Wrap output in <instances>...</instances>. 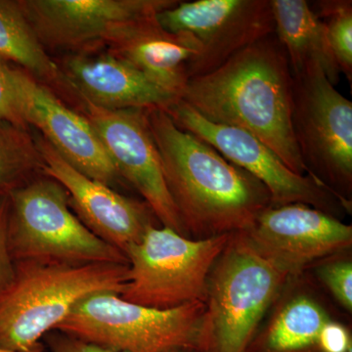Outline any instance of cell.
<instances>
[{
    "mask_svg": "<svg viewBox=\"0 0 352 352\" xmlns=\"http://www.w3.org/2000/svg\"><path fill=\"white\" fill-rule=\"evenodd\" d=\"M293 85L288 58L272 34L189 78L179 99L204 119L250 132L294 173L309 175L292 127Z\"/></svg>",
    "mask_w": 352,
    "mask_h": 352,
    "instance_id": "obj_1",
    "label": "cell"
},
{
    "mask_svg": "<svg viewBox=\"0 0 352 352\" xmlns=\"http://www.w3.org/2000/svg\"><path fill=\"white\" fill-rule=\"evenodd\" d=\"M148 122L166 187L189 238L248 232L270 207L263 183L179 129L163 109L148 110Z\"/></svg>",
    "mask_w": 352,
    "mask_h": 352,
    "instance_id": "obj_2",
    "label": "cell"
},
{
    "mask_svg": "<svg viewBox=\"0 0 352 352\" xmlns=\"http://www.w3.org/2000/svg\"><path fill=\"white\" fill-rule=\"evenodd\" d=\"M129 264L14 263L10 283L0 291V349L46 352L44 336L56 330L76 303L101 293H122Z\"/></svg>",
    "mask_w": 352,
    "mask_h": 352,
    "instance_id": "obj_3",
    "label": "cell"
},
{
    "mask_svg": "<svg viewBox=\"0 0 352 352\" xmlns=\"http://www.w3.org/2000/svg\"><path fill=\"white\" fill-rule=\"evenodd\" d=\"M289 277L232 234L208 277L201 351H247Z\"/></svg>",
    "mask_w": 352,
    "mask_h": 352,
    "instance_id": "obj_4",
    "label": "cell"
},
{
    "mask_svg": "<svg viewBox=\"0 0 352 352\" xmlns=\"http://www.w3.org/2000/svg\"><path fill=\"white\" fill-rule=\"evenodd\" d=\"M7 244L14 263L129 264L124 252L78 219L66 190L46 175L8 196Z\"/></svg>",
    "mask_w": 352,
    "mask_h": 352,
    "instance_id": "obj_5",
    "label": "cell"
},
{
    "mask_svg": "<svg viewBox=\"0 0 352 352\" xmlns=\"http://www.w3.org/2000/svg\"><path fill=\"white\" fill-rule=\"evenodd\" d=\"M205 314L203 302L161 310L101 292L76 303L56 330L120 352L201 351Z\"/></svg>",
    "mask_w": 352,
    "mask_h": 352,
    "instance_id": "obj_6",
    "label": "cell"
},
{
    "mask_svg": "<svg viewBox=\"0 0 352 352\" xmlns=\"http://www.w3.org/2000/svg\"><path fill=\"white\" fill-rule=\"evenodd\" d=\"M232 234L192 239L168 227H148L142 239L126 250V302L173 309L205 302L208 277Z\"/></svg>",
    "mask_w": 352,
    "mask_h": 352,
    "instance_id": "obj_7",
    "label": "cell"
},
{
    "mask_svg": "<svg viewBox=\"0 0 352 352\" xmlns=\"http://www.w3.org/2000/svg\"><path fill=\"white\" fill-rule=\"evenodd\" d=\"M292 127L309 175L349 205L352 182V103L320 69L293 76Z\"/></svg>",
    "mask_w": 352,
    "mask_h": 352,
    "instance_id": "obj_8",
    "label": "cell"
},
{
    "mask_svg": "<svg viewBox=\"0 0 352 352\" xmlns=\"http://www.w3.org/2000/svg\"><path fill=\"white\" fill-rule=\"evenodd\" d=\"M164 111L179 129L205 141L227 161L263 183L270 192L272 207L305 204L333 215L340 203L346 205L316 178L294 173L250 132L204 119L180 99Z\"/></svg>",
    "mask_w": 352,
    "mask_h": 352,
    "instance_id": "obj_9",
    "label": "cell"
},
{
    "mask_svg": "<svg viewBox=\"0 0 352 352\" xmlns=\"http://www.w3.org/2000/svg\"><path fill=\"white\" fill-rule=\"evenodd\" d=\"M166 31L188 32L200 54L189 67V78L219 68L248 46L275 34L271 0L179 1L157 14Z\"/></svg>",
    "mask_w": 352,
    "mask_h": 352,
    "instance_id": "obj_10",
    "label": "cell"
},
{
    "mask_svg": "<svg viewBox=\"0 0 352 352\" xmlns=\"http://www.w3.org/2000/svg\"><path fill=\"white\" fill-rule=\"evenodd\" d=\"M82 115L100 138L122 179L140 194L161 226L188 237L166 187L147 109L111 111L85 103Z\"/></svg>",
    "mask_w": 352,
    "mask_h": 352,
    "instance_id": "obj_11",
    "label": "cell"
},
{
    "mask_svg": "<svg viewBox=\"0 0 352 352\" xmlns=\"http://www.w3.org/2000/svg\"><path fill=\"white\" fill-rule=\"evenodd\" d=\"M44 50L60 55L102 48L111 28L170 9L178 0H18Z\"/></svg>",
    "mask_w": 352,
    "mask_h": 352,
    "instance_id": "obj_12",
    "label": "cell"
},
{
    "mask_svg": "<svg viewBox=\"0 0 352 352\" xmlns=\"http://www.w3.org/2000/svg\"><path fill=\"white\" fill-rule=\"evenodd\" d=\"M243 235L259 254L289 276L352 244L351 226L305 204L270 206Z\"/></svg>",
    "mask_w": 352,
    "mask_h": 352,
    "instance_id": "obj_13",
    "label": "cell"
},
{
    "mask_svg": "<svg viewBox=\"0 0 352 352\" xmlns=\"http://www.w3.org/2000/svg\"><path fill=\"white\" fill-rule=\"evenodd\" d=\"M11 66L25 124L38 129L60 156L83 175L112 188L124 183L90 122L24 69Z\"/></svg>",
    "mask_w": 352,
    "mask_h": 352,
    "instance_id": "obj_14",
    "label": "cell"
},
{
    "mask_svg": "<svg viewBox=\"0 0 352 352\" xmlns=\"http://www.w3.org/2000/svg\"><path fill=\"white\" fill-rule=\"evenodd\" d=\"M43 154L44 173L59 182L69 195L74 214L97 237L126 254L142 239L156 219L144 201L129 198L92 179L67 163L41 135H34Z\"/></svg>",
    "mask_w": 352,
    "mask_h": 352,
    "instance_id": "obj_15",
    "label": "cell"
},
{
    "mask_svg": "<svg viewBox=\"0 0 352 352\" xmlns=\"http://www.w3.org/2000/svg\"><path fill=\"white\" fill-rule=\"evenodd\" d=\"M102 48L177 98L188 82L190 65L201 51L198 41L188 32L164 29L157 14L113 25Z\"/></svg>",
    "mask_w": 352,
    "mask_h": 352,
    "instance_id": "obj_16",
    "label": "cell"
},
{
    "mask_svg": "<svg viewBox=\"0 0 352 352\" xmlns=\"http://www.w3.org/2000/svg\"><path fill=\"white\" fill-rule=\"evenodd\" d=\"M54 61L82 100L95 107L166 110L179 99L104 48L62 55Z\"/></svg>",
    "mask_w": 352,
    "mask_h": 352,
    "instance_id": "obj_17",
    "label": "cell"
},
{
    "mask_svg": "<svg viewBox=\"0 0 352 352\" xmlns=\"http://www.w3.org/2000/svg\"><path fill=\"white\" fill-rule=\"evenodd\" d=\"M0 56L24 69L67 106L82 113L85 102L41 45L18 0H0Z\"/></svg>",
    "mask_w": 352,
    "mask_h": 352,
    "instance_id": "obj_18",
    "label": "cell"
},
{
    "mask_svg": "<svg viewBox=\"0 0 352 352\" xmlns=\"http://www.w3.org/2000/svg\"><path fill=\"white\" fill-rule=\"evenodd\" d=\"M275 36L288 58L292 75L319 68L333 85L340 72L333 57L325 25L305 0H271Z\"/></svg>",
    "mask_w": 352,
    "mask_h": 352,
    "instance_id": "obj_19",
    "label": "cell"
},
{
    "mask_svg": "<svg viewBox=\"0 0 352 352\" xmlns=\"http://www.w3.org/2000/svg\"><path fill=\"white\" fill-rule=\"evenodd\" d=\"M330 319L314 298L296 296L282 307L245 352H319V335Z\"/></svg>",
    "mask_w": 352,
    "mask_h": 352,
    "instance_id": "obj_20",
    "label": "cell"
},
{
    "mask_svg": "<svg viewBox=\"0 0 352 352\" xmlns=\"http://www.w3.org/2000/svg\"><path fill=\"white\" fill-rule=\"evenodd\" d=\"M45 163L31 131L0 119V199L44 173Z\"/></svg>",
    "mask_w": 352,
    "mask_h": 352,
    "instance_id": "obj_21",
    "label": "cell"
},
{
    "mask_svg": "<svg viewBox=\"0 0 352 352\" xmlns=\"http://www.w3.org/2000/svg\"><path fill=\"white\" fill-rule=\"evenodd\" d=\"M312 10L324 23L329 44L340 74L352 82V1H315Z\"/></svg>",
    "mask_w": 352,
    "mask_h": 352,
    "instance_id": "obj_22",
    "label": "cell"
},
{
    "mask_svg": "<svg viewBox=\"0 0 352 352\" xmlns=\"http://www.w3.org/2000/svg\"><path fill=\"white\" fill-rule=\"evenodd\" d=\"M319 278L347 311L352 310V263L338 261L321 266Z\"/></svg>",
    "mask_w": 352,
    "mask_h": 352,
    "instance_id": "obj_23",
    "label": "cell"
},
{
    "mask_svg": "<svg viewBox=\"0 0 352 352\" xmlns=\"http://www.w3.org/2000/svg\"><path fill=\"white\" fill-rule=\"evenodd\" d=\"M0 119L21 129L31 131L20 112L17 94L13 82L12 66L0 56Z\"/></svg>",
    "mask_w": 352,
    "mask_h": 352,
    "instance_id": "obj_24",
    "label": "cell"
},
{
    "mask_svg": "<svg viewBox=\"0 0 352 352\" xmlns=\"http://www.w3.org/2000/svg\"><path fill=\"white\" fill-rule=\"evenodd\" d=\"M43 342L46 352H120L59 330H53L46 333Z\"/></svg>",
    "mask_w": 352,
    "mask_h": 352,
    "instance_id": "obj_25",
    "label": "cell"
},
{
    "mask_svg": "<svg viewBox=\"0 0 352 352\" xmlns=\"http://www.w3.org/2000/svg\"><path fill=\"white\" fill-rule=\"evenodd\" d=\"M318 349L319 352L351 351V335L344 325L330 319L319 335Z\"/></svg>",
    "mask_w": 352,
    "mask_h": 352,
    "instance_id": "obj_26",
    "label": "cell"
},
{
    "mask_svg": "<svg viewBox=\"0 0 352 352\" xmlns=\"http://www.w3.org/2000/svg\"><path fill=\"white\" fill-rule=\"evenodd\" d=\"M8 197L0 199V291L10 283L14 275V261L7 244Z\"/></svg>",
    "mask_w": 352,
    "mask_h": 352,
    "instance_id": "obj_27",
    "label": "cell"
},
{
    "mask_svg": "<svg viewBox=\"0 0 352 352\" xmlns=\"http://www.w3.org/2000/svg\"><path fill=\"white\" fill-rule=\"evenodd\" d=\"M170 352H201V351H199V349H173V351H171Z\"/></svg>",
    "mask_w": 352,
    "mask_h": 352,
    "instance_id": "obj_28",
    "label": "cell"
},
{
    "mask_svg": "<svg viewBox=\"0 0 352 352\" xmlns=\"http://www.w3.org/2000/svg\"><path fill=\"white\" fill-rule=\"evenodd\" d=\"M0 352H6V351H1V349H0Z\"/></svg>",
    "mask_w": 352,
    "mask_h": 352,
    "instance_id": "obj_29",
    "label": "cell"
},
{
    "mask_svg": "<svg viewBox=\"0 0 352 352\" xmlns=\"http://www.w3.org/2000/svg\"><path fill=\"white\" fill-rule=\"evenodd\" d=\"M349 352H352V351H349Z\"/></svg>",
    "mask_w": 352,
    "mask_h": 352,
    "instance_id": "obj_30",
    "label": "cell"
}]
</instances>
